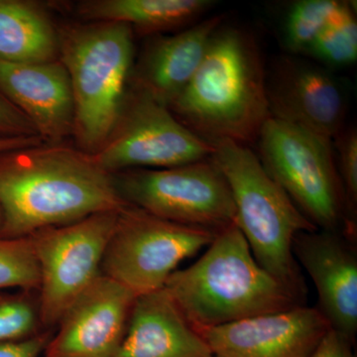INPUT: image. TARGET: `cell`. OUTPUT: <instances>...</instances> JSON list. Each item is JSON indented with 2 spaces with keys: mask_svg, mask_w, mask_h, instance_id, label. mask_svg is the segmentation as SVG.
Segmentation results:
<instances>
[{
  "mask_svg": "<svg viewBox=\"0 0 357 357\" xmlns=\"http://www.w3.org/2000/svg\"><path fill=\"white\" fill-rule=\"evenodd\" d=\"M126 204L114 175L83 150L41 143L0 153V237H28Z\"/></svg>",
  "mask_w": 357,
  "mask_h": 357,
  "instance_id": "6da1fadb",
  "label": "cell"
},
{
  "mask_svg": "<svg viewBox=\"0 0 357 357\" xmlns=\"http://www.w3.org/2000/svg\"><path fill=\"white\" fill-rule=\"evenodd\" d=\"M168 107L208 142L257 140L270 112L266 72L255 38L241 28L220 25L191 81Z\"/></svg>",
  "mask_w": 357,
  "mask_h": 357,
  "instance_id": "7a4b0ae2",
  "label": "cell"
},
{
  "mask_svg": "<svg viewBox=\"0 0 357 357\" xmlns=\"http://www.w3.org/2000/svg\"><path fill=\"white\" fill-rule=\"evenodd\" d=\"M164 289L198 331L301 305L255 259L236 223L218 230L198 261L176 270Z\"/></svg>",
  "mask_w": 357,
  "mask_h": 357,
  "instance_id": "3957f363",
  "label": "cell"
},
{
  "mask_svg": "<svg viewBox=\"0 0 357 357\" xmlns=\"http://www.w3.org/2000/svg\"><path fill=\"white\" fill-rule=\"evenodd\" d=\"M211 144V158L231 192L234 223L255 259L301 297L304 284L293 253L294 241L301 232L318 229L301 213L248 145L230 140Z\"/></svg>",
  "mask_w": 357,
  "mask_h": 357,
  "instance_id": "277c9868",
  "label": "cell"
},
{
  "mask_svg": "<svg viewBox=\"0 0 357 357\" xmlns=\"http://www.w3.org/2000/svg\"><path fill=\"white\" fill-rule=\"evenodd\" d=\"M60 56L70 77L79 149L95 154L109 139L124 100L133 60L132 28L93 22L59 30Z\"/></svg>",
  "mask_w": 357,
  "mask_h": 357,
  "instance_id": "5b68a950",
  "label": "cell"
},
{
  "mask_svg": "<svg viewBox=\"0 0 357 357\" xmlns=\"http://www.w3.org/2000/svg\"><path fill=\"white\" fill-rule=\"evenodd\" d=\"M257 141L265 170L301 213L317 229L337 232L347 206L333 141L272 117Z\"/></svg>",
  "mask_w": 357,
  "mask_h": 357,
  "instance_id": "8992f818",
  "label": "cell"
},
{
  "mask_svg": "<svg viewBox=\"0 0 357 357\" xmlns=\"http://www.w3.org/2000/svg\"><path fill=\"white\" fill-rule=\"evenodd\" d=\"M218 231L170 222L126 204L117 213L100 271L136 298L157 292L178 264L208 248Z\"/></svg>",
  "mask_w": 357,
  "mask_h": 357,
  "instance_id": "52a82bcc",
  "label": "cell"
},
{
  "mask_svg": "<svg viewBox=\"0 0 357 357\" xmlns=\"http://www.w3.org/2000/svg\"><path fill=\"white\" fill-rule=\"evenodd\" d=\"M112 175L126 204L164 220L213 230L236 220L231 192L211 157L173 168L133 169Z\"/></svg>",
  "mask_w": 357,
  "mask_h": 357,
  "instance_id": "ba28073f",
  "label": "cell"
},
{
  "mask_svg": "<svg viewBox=\"0 0 357 357\" xmlns=\"http://www.w3.org/2000/svg\"><path fill=\"white\" fill-rule=\"evenodd\" d=\"M119 211L96 213L28 236L38 263L44 330L56 328L73 301L102 274L103 255Z\"/></svg>",
  "mask_w": 357,
  "mask_h": 357,
  "instance_id": "9c48e42d",
  "label": "cell"
},
{
  "mask_svg": "<svg viewBox=\"0 0 357 357\" xmlns=\"http://www.w3.org/2000/svg\"><path fill=\"white\" fill-rule=\"evenodd\" d=\"M213 152L211 143L190 130L168 107L134 88L126 96L109 139L91 156L114 174L187 165L210 158Z\"/></svg>",
  "mask_w": 357,
  "mask_h": 357,
  "instance_id": "30bf717a",
  "label": "cell"
},
{
  "mask_svg": "<svg viewBox=\"0 0 357 357\" xmlns=\"http://www.w3.org/2000/svg\"><path fill=\"white\" fill-rule=\"evenodd\" d=\"M135 301L130 291L100 274L66 310L43 357H114Z\"/></svg>",
  "mask_w": 357,
  "mask_h": 357,
  "instance_id": "8fae6325",
  "label": "cell"
},
{
  "mask_svg": "<svg viewBox=\"0 0 357 357\" xmlns=\"http://www.w3.org/2000/svg\"><path fill=\"white\" fill-rule=\"evenodd\" d=\"M330 328L318 307L299 305L199 332L215 357H311Z\"/></svg>",
  "mask_w": 357,
  "mask_h": 357,
  "instance_id": "7c38bea8",
  "label": "cell"
},
{
  "mask_svg": "<svg viewBox=\"0 0 357 357\" xmlns=\"http://www.w3.org/2000/svg\"><path fill=\"white\" fill-rule=\"evenodd\" d=\"M270 117L333 140L344 128L342 89L326 70L282 58L266 77Z\"/></svg>",
  "mask_w": 357,
  "mask_h": 357,
  "instance_id": "4fadbf2b",
  "label": "cell"
},
{
  "mask_svg": "<svg viewBox=\"0 0 357 357\" xmlns=\"http://www.w3.org/2000/svg\"><path fill=\"white\" fill-rule=\"evenodd\" d=\"M293 253L311 277L318 309L331 328L354 342L357 332V258L337 232H301Z\"/></svg>",
  "mask_w": 357,
  "mask_h": 357,
  "instance_id": "5bb4252c",
  "label": "cell"
},
{
  "mask_svg": "<svg viewBox=\"0 0 357 357\" xmlns=\"http://www.w3.org/2000/svg\"><path fill=\"white\" fill-rule=\"evenodd\" d=\"M0 93L31 121L44 143L61 144L73 135L74 96L60 60L41 64L0 61Z\"/></svg>",
  "mask_w": 357,
  "mask_h": 357,
  "instance_id": "9a60e30c",
  "label": "cell"
},
{
  "mask_svg": "<svg viewBox=\"0 0 357 357\" xmlns=\"http://www.w3.org/2000/svg\"><path fill=\"white\" fill-rule=\"evenodd\" d=\"M114 357H215L165 289L136 298Z\"/></svg>",
  "mask_w": 357,
  "mask_h": 357,
  "instance_id": "2e32d148",
  "label": "cell"
},
{
  "mask_svg": "<svg viewBox=\"0 0 357 357\" xmlns=\"http://www.w3.org/2000/svg\"><path fill=\"white\" fill-rule=\"evenodd\" d=\"M222 20V15L213 16L173 36L152 40L136 68L134 88L169 107L198 70Z\"/></svg>",
  "mask_w": 357,
  "mask_h": 357,
  "instance_id": "e0dca14e",
  "label": "cell"
},
{
  "mask_svg": "<svg viewBox=\"0 0 357 357\" xmlns=\"http://www.w3.org/2000/svg\"><path fill=\"white\" fill-rule=\"evenodd\" d=\"M60 40L48 14L25 0H0V61L41 64L59 60Z\"/></svg>",
  "mask_w": 357,
  "mask_h": 357,
  "instance_id": "ac0fdd59",
  "label": "cell"
},
{
  "mask_svg": "<svg viewBox=\"0 0 357 357\" xmlns=\"http://www.w3.org/2000/svg\"><path fill=\"white\" fill-rule=\"evenodd\" d=\"M213 3L211 0H86L77 4V13L93 22L122 23L152 34L190 24Z\"/></svg>",
  "mask_w": 357,
  "mask_h": 357,
  "instance_id": "d6986e66",
  "label": "cell"
},
{
  "mask_svg": "<svg viewBox=\"0 0 357 357\" xmlns=\"http://www.w3.org/2000/svg\"><path fill=\"white\" fill-rule=\"evenodd\" d=\"M306 55L333 66L356 62L357 23L352 2L340 1Z\"/></svg>",
  "mask_w": 357,
  "mask_h": 357,
  "instance_id": "ffe728a7",
  "label": "cell"
},
{
  "mask_svg": "<svg viewBox=\"0 0 357 357\" xmlns=\"http://www.w3.org/2000/svg\"><path fill=\"white\" fill-rule=\"evenodd\" d=\"M340 1L302 0L289 10L284 29V41L292 54H305L328 23Z\"/></svg>",
  "mask_w": 357,
  "mask_h": 357,
  "instance_id": "44dd1931",
  "label": "cell"
},
{
  "mask_svg": "<svg viewBox=\"0 0 357 357\" xmlns=\"http://www.w3.org/2000/svg\"><path fill=\"white\" fill-rule=\"evenodd\" d=\"M44 331L38 292L0 291V344L27 340Z\"/></svg>",
  "mask_w": 357,
  "mask_h": 357,
  "instance_id": "7402d4cb",
  "label": "cell"
},
{
  "mask_svg": "<svg viewBox=\"0 0 357 357\" xmlns=\"http://www.w3.org/2000/svg\"><path fill=\"white\" fill-rule=\"evenodd\" d=\"M38 263L29 237H0V291L18 288L38 292Z\"/></svg>",
  "mask_w": 357,
  "mask_h": 357,
  "instance_id": "603a6c76",
  "label": "cell"
},
{
  "mask_svg": "<svg viewBox=\"0 0 357 357\" xmlns=\"http://www.w3.org/2000/svg\"><path fill=\"white\" fill-rule=\"evenodd\" d=\"M338 153V175L344 188L347 208L357 202V132L356 128L342 129L335 138Z\"/></svg>",
  "mask_w": 357,
  "mask_h": 357,
  "instance_id": "cb8c5ba5",
  "label": "cell"
},
{
  "mask_svg": "<svg viewBox=\"0 0 357 357\" xmlns=\"http://www.w3.org/2000/svg\"><path fill=\"white\" fill-rule=\"evenodd\" d=\"M38 136L31 121L0 93V137Z\"/></svg>",
  "mask_w": 357,
  "mask_h": 357,
  "instance_id": "d4e9b609",
  "label": "cell"
},
{
  "mask_svg": "<svg viewBox=\"0 0 357 357\" xmlns=\"http://www.w3.org/2000/svg\"><path fill=\"white\" fill-rule=\"evenodd\" d=\"M52 335V331H44L27 340L0 344V357H43Z\"/></svg>",
  "mask_w": 357,
  "mask_h": 357,
  "instance_id": "484cf974",
  "label": "cell"
},
{
  "mask_svg": "<svg viewBox=\"0 0 357 357\" xmlns=\"http://www.w3.org/2000/svg\"><path fill=\"white\" fill-rule=\"evenodd\" d=\"M352 340L331 328L311 357H354Z\"/></svg>",
  "mask_w": 357,
  "mask_h": 357,
  "instance_id": "4316f807",
  "label": "cell"
},
{
  "mask_svg": "<svg viewBox=\"0 0 357 357\" xmlns=\"http://www.w3.org/2000/svg\"><path fill=\"white\" fill-rule=\"evenodd\" d=\"M44 143L39 136H21V137H0V153L34 146Z\"/></svg>",
  "mask_w": 357,
  "mask_h": 357,
  "instance_id": "83f0119b",
  "label": "cell"
},
{
  "mask_svg": "<svg viewBox=\"0 0 357 357\" xmlns=\"http://www.w3.org/2000/svg\"><path fill=\"white\" fill-rule=\"evenodd\" d=\"M2 227H3V213H2L1 206H0V234H1Z\"/></svg>",
  "mask_w": 357,
  "mask_h": 357,
  "instance_id": "f1b7e54d",
  "label": "cell"
}]
</instances>
